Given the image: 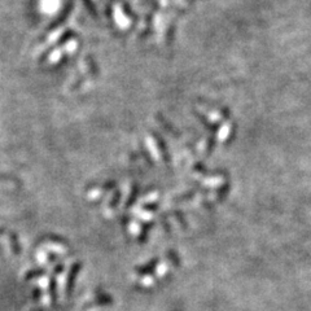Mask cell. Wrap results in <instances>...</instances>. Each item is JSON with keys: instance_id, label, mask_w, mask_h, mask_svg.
I'll return each mask as SVG.
<instances>
[{"instance_id": "obj_5", "label": "cell", "mask_w": 311, "mask_h": 311, "mask_svg": "<svg viewBox=\"0 0 311 311\" xmlns=\"http://www.w3.org/2000/svg\"><path fill=\"white\" fill-rule=\"evenodd\" d=\"M49 295H51L52 302H56V300H57V295H56V279H55V276H52L51 281H49Z\"/></svg>"}, {"instance_id": "obj_2", "label": "cell", "mask_w": 311, "mask_h": 311, "mask_svg": "<svg viewBox=\"0 0 311 311\" xmlns=\"http://www.w3.org/2000/svg\"><path fill=\"white\" fill-rule=\"evenodd\" d=\"M159 263H160L159 258H153L152 261H149V262L145 263V265L137 267V274H138V275H140V276L149 275V274L154 273L156 267H157V265H159Z\"/></svg>"}, {"instance_id": "obj_6", "label": "cell", "mask_w": 311, "mask_h": 311, "mask_svg": "<svg viewBox=\"0 0 311 311\" xmlns=\"http://www.w3.org/2000/svg\"><path fill=\"white\" fill-rule=\"evenodd\" d=\"M166 257H167V258H169V261H170V262H171L174 266H179V265H180L179 257H178V254L175 253V251H172V250L166 251Z\"/></svg>"}, {"instance_id": "obj_3", "label": "cell", "mask_w": 311, "mask_h": 311, "mask_svg": "<svg viewBox=\"0 0 311 311\" xmlns=\"http://www.w3.org/2000/svg\"><path fill=\"white\" fill-rule=\"evenodd\" d=\"M113 300L110 296H108L107 293L100 292V290H98L96 292V302L95 305H112Z\"/></svg>"}, {"instance_id": "obj_8", "label": "cell", "mask_w": 311, "mask_h": 311, "mask_svg": "<svg viewBox=\"0 0 311 311\" xmlns=\"http://www.w3.org/2000/svg\"><path fill=\"white\" fill-rule=\"evenodd\" d=\"M41 295H42V292L39 289H35V292L33 293V298L34 300H38L39 297H41Z\"/></svg>"}, {"instance_id": "obj_1", "label": "cell", "mask_w": 311, "mask_h": 311, "mask_svg": "<svg viewBox=\"0 0 311 311\" xmlns=\"http://www.w3.org/2000/svg\"><path fill=\"white\" fill-rule=\"evenodd\" d=\"M81 266L82 265H81L80 262L74 263V265L70 267V271H69V275H68V278H66V284H65V293L68 297L71 295V292H73L74 284H75L76 276H78V274H80Z\"/></svg>"}, {"instance_id": "obj_4", "label": "cell", "mask_w": 311, "mask_h": 311, "mask_svg": "<svg viewBox=\"0 0 311 311\" xmlns=\"http://www.w3.org/2000/svg\"><path fill=\"white\" fill-rule=\"evenodd\" d=\"M44 275H46V270H44V268H35V270L29 271V273L25 275V280H34V279L42 278V276Z\"/></svg>"}, {"instance_id": "obj_7", "label": "cell", "mask_w": 311, "mask_h": 311, "mask_svg": "<svg viewBox=\"0 0 311 311\" xmlns=\"http://www.w3.org/2000/svg\"><path fill=\"white\" fill-rule=\"evenodd\" d=\"M63 270H64V265H63V263H60V265H57L55 267V275H57V274L63 273Z\"/></svg>"}]
</instances>
